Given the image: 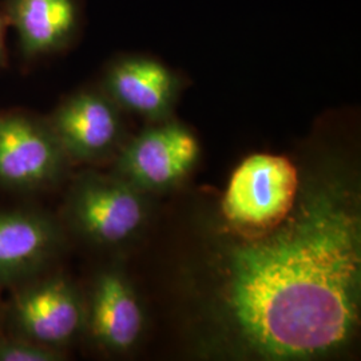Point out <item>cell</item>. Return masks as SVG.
<instances>
[{
	"label": "cell",
	"instance_id": "obj_1",
	"mask_svg": "<svg viewBox=\"0 0 361 361\" xmlns=\"http://www.w3.org/2000/svg\"><path fill=\"white\" fill-rule=\"evenodd\" d=\"M361 214L344 180L310 188L296 212L228 259L225 308L235 335L268 360L344 348L359 325Z\"/></svg>",
	"mask_w": 361,
	"mask_h": 361
},
{
	"label": "cell",
	"instance_id": "obj_2",
	"mask_svg": "<svg viewBox=\"0 0 361 361\" xmlns=\"http://www.w3.org/2000/svg\"><path fill=\"white\" fill-rule=\"evenodd\" d=\"M298 173L283 155L253 154L234 170L222 200L225 219L237 228L268 232L295 209Z\"/></svg>",
	"mask_w": 361,
	"mask_h": 361
},
{
	"label": "cell",
	"instance_id": "obj_3",
	"mask_svg": "<svg viewBox=\"0 0 361 361\" xmlns=\"http://www.w3.org/2000/svg\"><path fill=\"white\" fill-rule=\"evenodd\" d=\"M146 193L118 176L86 174L73 188L68 216L78 232L99 245H121L142 231Z\"/></svg>",
	"mask_w": 361,
	"mask_h": 361
},
{
	"label": "cell",
	"instance_id": "obj_4",
	"mask_svg": "<svg viewBox=\"0 0 361 361\" xmlns=\"http://www.w3.org/2000/svg\"><path fill=\"white\" fill-rule=\"evenodd\" d=\"M193 131L174 121L155 122L126 143L116 158V176L143 193L174 188L200 158Z\"/></svg>",
	"mask_w": 361,
	"mask_h": 361
},
{
	"label": "cell",
	"instance_id": "obj_5",
	"mask_svg": "<svg viewBox=\"0 0 361 361\" xmlns=\"http://www.w3.org/2000/svg\"><path fill=\"white\" fill-rule=\"evenodd\" d=\"M66 159L49 122L22 113L0 116V183L34 190L62 176Z\"/></svg>",
	"mask_w": 361,
	"mask_h": 361
},
{
	"label": "cell",
	"instance_id": "obj_6",
	"mask_svg": "<svg viewBox=\"0 0 361 361\" xmlns=\"http://www.w3.org/2000/svg\"><path fill=\"white\" fill-rule=\"evenodd\" d=\"M67 158L98 161L121 146V107L104 90H82L66 98L47 121Z\"/></svg>",
	"mask_w": 361,
	"mask_h": 361
},
{
	"label": "cell",
	"instance_id": "obj_7",
	"mask_svg": "<svg viewBox=\"0 0 361 361\" xmlns=\"http://www.w3.org/2000/svg\"><path fill=\"white\" fill-rule=\"evenodd\" d=\"M104 90L121 110L153 122L170 119L180 91V78L146 56H123L107 68Z\"/></svg>",
	"mask_w": 361,
	"mask_h": 361
},
{
	"label": "cell",
	"instance_id": "obj_8",
	"mask_svg": "<svg viewBox=\"0 0 361 361\" xmlns=\"http://www.w3.org/2000/svg\"><path fill=\"white\" fill-rule=\"evenodd\" d=\"M13 319L26 340L56 348L78 335L85 310L73 285L65 279H51L18 296Z\"/></svg>",
	"mask_w": 361,
	"mask_h": 361
},
{
	"label": "cell",
	"instance_id": "obj_9",
	"mask_svg": "<svg viewBox=\"0 0 361 361\" xmlns=\"http://www.w3.org/2000/svg\"><path fill=\"white\" fill-rule=\"evenodd\" d=\"M1 7L19 51L30 61L63 51L82 26L79 0H6Z\"/></svg>",
	"mask_w": 361,
	"mask_h": 361
},
{
	"label": "cell",
	"instance_id": "obj_10",
	"mask_svg": "<svg viewBox=\"0 0 361 361\" xmlns=\"http://www.w3.org/2000/svg\"><path fill=\"white\" fill-rule=\"evenodd\" d=\"M89 325L95 341L111 352H128L140 341L145 312L134 288L121 271H104L95 281Z\"/></svg>",
	"mask_w": 361,
	"mask_h": 361
},
{
	"label": "cell",
	"instance_id": "obj_11",
	"mask_svg": "<svg viewBox=\"0 0 361 361\" xmlns=\"http://www.w3.org/2000/svg\"><path fill=\"white\" fill-rule=\"evenodd\" d=\"M59 233L51 219L31 212L0 213V277L37 269L51 257Z\"/></svg>",
	"mask_w": 361,
	"mask_h": 361
},
{
	"label": "cell",
	"instance_id": "obj_12",
	"mask_svg": "<svg viewBox=\"0 0 361 361\" xmlns=\"http://www.w3.org/2000/svg\"><path fill=\"white\" fill-rule=\"evenodd\" d=\"M59 356L55 349L30 340L0 343V361H55Z\"/></svg>",
	"mask_w": 361,
	"mask_h": 361
},
{
	"label": "cell",
	"instance_id": "obj_13",
	"mask_svg": "<svg viewBox=\"0 0 361 361\" xmlns=\"http://www.w3.org/2000/svg\"><path fill=\"white\" fill-rule=\"evenodd\" d=\"M7 19L3 11V7L0 6V67L6 65L7 62V50H6V30H7Z\"/></svg>",
	"mask_w": 361,
	"mask_h": 361
}]
</instances>
